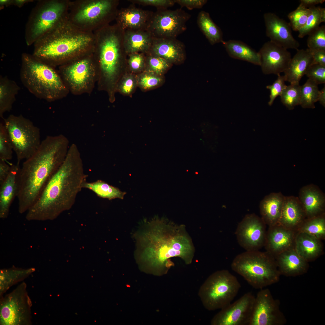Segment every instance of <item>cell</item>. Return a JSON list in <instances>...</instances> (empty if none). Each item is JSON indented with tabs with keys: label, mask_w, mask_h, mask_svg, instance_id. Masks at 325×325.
I'll return each mask as SVG.
<instances>
[{
	"label": "cell",
	"mask_w": 325,
	"mask_h": 325,
	"mask_svg": "<svg viewBox=\"0 0 325 325\" xmlns=\"http://www.w3.org/2000/svg\"><path fill=\"white\" fill-rule=\"evenodd\" d=\"M87 176L80 153L76 146L73 144L61 165L27 211L26 219L28 221L52 220L69 209L83 188Z\"/></svg>",
	"instance_id": "7a4b0ae2"
},
{
	"label": "cell",
	"mask_w": 325,
	"mask_h": 325,
	"mask_svg": "<svg viewBox=\"0 0 325 325\" xmlns=\"http://www.w3.org/2000/svg\"><path fill=\"white\" fill-rule=\"evenodd\" d=\"M59 67L67 88L78 93L87 90L92 85L98 70L93 53L82 56Z\"/></svg>",
	"instance_id": "5bb4252c"
},
{
	"label": "cell",
	"mask_w": 325,
	"mask_h": 325,
	"mask_svg": "<svg viewBox=\"0 0 325 325\" xmlns=\"http://www.w3.org/2000/svg\"><path fill=\"white\" fill-rule=\"evenodd\" d=\"M20 170L19 165H11L8 176L0 185V218L2 219L8 217L10 206L17 196Z\"/></svg>",
	"instance_id": "603a6c76"
},
{
	"label": "cell",
	"mask_w": 325,
	"mask_h": 325,
	"mask_svg": "<svg viewBox=\"0 0 325 325\" xmlns=\"http://www.w3.org/2000/svg\"><path fill=\"white\" fill-rule=\"evenodd\" d=\"M190 17L181 8L157 9L153 12L146 30L153 38L176 39L186 31Z\"/></svg>",
	"instance_id": "4fadbf2b"
},
{
	"label": "cell",
	"mask_w": 325,
	"mask_h": 325,
	"mask_svg": "<svg viewBox=\"0 0 325 325\" xmlns=\"http://www.w3.org/2000/svg\"><path fill=\"white\" fill-rule=\"evenodd\" d=\"M266 225L255 214L246 215L238 224L235 235L239 245L246 251L259 250L264 247Z\"/></svg>",
	"instance_id": "2e32d148"
},
{
	"label": "cell",
	"mask_w": 325,
	"mask_h": 325,
	"mask_svg": "<svg viewBox=\"0 0 325 325\" xmlns=\"http://www.w3.org/2000/svg\"><path fill=\"white\" fill-rule=\"evenodd\" d=\"M306 218L298 197L293 196H285L277 224L296 231Z\"/></svg>",
	"instance_id": "484cf974"
},
{
	"label": "cell",
	"mask_w": 325,
	"mask_h": 325,
	"mask_svg": "<svg viewBox=\"0 0 325 325\" xmlns=\"http://www.w3.org/2000/svg\"><path fill=\"white\" fill-rule=\"evenodd\" d=\"M281 192L272 193L265 196L259 205L261 218L268 226L277 224L285 198Z\"/></svg>",
	"instance_id": "83f0119b"
},
{
	"label": "cell",
	"mask_w": 325,
	"mask_h": 325,
	"mask_svg": "<svg viewBox=\"0 0 325 325\" xmlns=\"http://www.w3.org/2000/svg\"><path fill=\"white\" fill-rule=\"evenodd\" d=\"M153 38L146 29L124 31L123 44L127 54L136 52L147 53Z\"/></svg>",
	"instance_id": "f546056e"
},
{
	"label": "cell",
	"mask_w": 325,
	"mask_h": 325,
	"mask_svg": "<svg viewBox=\"0 0 325 325\" xmlns=\"http://www.w3.org/2000/svg\"><path fill=\"white\" fill-rule=\"evenodd\" d=\"M127 68L133 73H140L144 70L145 65V54L140 52L134 53L127 55Z\"/></svg>",
	"instance_id": "f6af8a7d"
},
{
	"label": "cell",
	"mask_w": 325,
	"mask_h": 325,
	"mask_svg": "<svg viewBox=\"0 0 325 325\" xmlns=\"http://www.w3.org/2000/svg\"><path fill=\"white\" fill-rule=\"evenodd\" d=\"M231 267L256 289L277 283L281 275L275 259L266 251H246L235 257Z\"/></svg>",
	"instance_id": "52a82bcc"
},
{
	"label": "cell",
	"mask_w": 325,
	"mask_h": 325,
	"mask_svg": "<svg viewBox=\"0 0 325 325\" xmlns=\"http://www.w3.org/2000/svg\"><path fill=\"white\" fill-rule=\"evenodd\" d=\"M122 78L118 86V89L122 94L130 95L138 86L136 75L132 73H127Z\"/></svg>",
	"instance_id": "bcb514c9"
},
{
	"label": "cell",
	"mask_w": 325,
	"mask_h": 325,
	"mask_svg": "<svg viewBox=\"0 0 325 325\" xmlns=\"http://www.w3.org/2000/svg\"><path fill=\"white\" fill-rule=\"evenodd\" d=\"M298 198L306 218L324 213L325 196L317 186L311 184L303 187L299 190Z\"/></svg>",
	"instance_id": "cb8c5ba5"
},
{
	"label": "cell",
	"mask_w": 325,
	"mask_h": 325,
	"mask_svg": "<svg viewBox=\"0 0 325 325\" xmlns=\"http://www.w3.org/2000/svg\"><path fill=\"white\" fill-rule=\"evenodd\" d=\"M311 12L304 26L299 31L298 37L303 38L325 22V8L315 6L309 8Z\"/></svg>",
	"instance_id": "8d00e7d4"
},
{
	"label": "cell",
	"mask_w": 325,
	"mask_h": 325,
	"mask_svg": "<svg viewBox=\"0 0 325 325\" xmlns=\"http://www.w3.org/2000/svg\"><path fill=\"white\" fill-rule=\"evenodd\" d=\"M172 65L160 57L148 53L145 54V65L144 70L163 76Z\"/></svg>",
	"instance_id": "f35d334b"
},
{
	"label": "cell",
	"mask_w": 325,
	"mask_h": 325,
	"mask_svg": "<svg viewBox=\"0 0 325 325\" xmlns=\"http://www.w3.org/2000/svg\"><path fill=\"white\" fill-rule=\"evenodd\" d=\"M123 32L116 23L109 24L94 32L93 54L98 70L111 89L115 86L119 73L127 68Z\"/></svg>",
	"instance_id": "5b68a950"
},
{
	"label": "cell",
	"mask_w": 325,
	"mask_h": 325,
	"mask_svg": "<svg viewBox=\"0 0 325 325\" xmlns=\"http://www.w3.org/2000/svg\"><path fill=\"white\" fill-rule=\"evenodd\" d=\"M277 79L271 85H267L266 88L270 91V99L268 102V105L271 106L273 104L274 101L278 96H280L287 85L285 84L286 81L284 76L277 75Z\"/></svg>",
	"instance_id": "7dc6e473"
},
{
	"label": "cell",
	"mask_w": 325,
	"mask_h": 325,
	"mask_svg": "<svg viewBox=\"0 0 325 325\" xmlns=\"http://www.w3.org/2000/svg\"><path fill=\"white\" fill-rule=\"evenodd\" d=\"M318 85L308 79L301 86L299 105L304 108L314 109L317 101L319 92Z\"/></svg>",
	"instance_id": "74e56055"
},
{
	"label": "cell",
	"mask_w": 325,
	"mask_h": 325,
	"mask_svg": "<svg viewBox=\"0 0 325 325\" xmlns=\"http://www.w3.org/2000/svg\"><path fill=\"white\" fill-rule=\"evenodd\" d=\"M20 76L24 86L37 97L50 102L64 97L68 88L54 68L32 54L21 56Z\"/></svg>",
	"instance_id": "8992f818"
},
{
	"label": "cell",
	"mask_w": 325,
	"mask_h": 325,
	"mask_svg": "<svg viewBox=\"0 0 325 325\" xmlns=\"http://www.w3.org/2000/svg\"><path fill=\"white\" fill-rule=\"evenodd\" d=\"M163 76L144 70L136 75L138 86L144 91L153 89L163 83Z\"/></svg>",
	"instance_id": "60d3db41"
},
{
	"label": "cell",
	"mask_w": 325,
	"mask_h": 325,
	"mask_svg": "<svg viewBox=\"0 0 325 325\" xmlns=\"http://www.w3.org/2000/svg\"><path fill=\"white\" fill-rule=\"evenodd\" d=\"M221 43L231 57L260 66L261 57L258 52L245 43L235 40L223 41Z\"/></svg>",
	"instance_id": "4dcf8cb0"
},
{
	"label": "cell",
	"mask_w": 325,
	"mask_h": 325,
	"mask_svg": "<svg viewBox=\"0 0 325 325\" xmlns=\"http://www.w3.org/2000/svg\"><path fill=\"white\" fill-rule=\"evenodd\" d=\"M322 240L309 234L297 232L294 248L297 252L308 262L314 261L323 251Z\"/></svg>",
	"instance_id": "f1b7e54d"
},
{
	"label": "cell",
	"mask_w": 325,
	"mask_h": 325,
	"mask_svg": "<svg viewBox=\"0 0 325 325\" xmlns=\"http://www.w3.org/2000/svg\"><path fill=\"white\" fill-rule=\"evenodd\" d=\"M317 101L323 107L325 106V87L319 90L317 98Z\"/></svg>",
	"instance_id": "11a10c76"
},
{
	"label": "cell",
	"mask_w": 325,
	"mask_h": 325,
	"mask_svg": "<svg viewBox=\"0 0 325 325\" xmlns=\"http://www.w3.org/2000/svg\"><path fill=\"white\" fill-rule=\"evenodd\" d=\"M13 148L4 123H0V159L5 161L12 157Z\"/></svg>",
	"instance_id": "ee69618b"
},
{
	"label": "cell",
	"mask_w": 325,
	"mask_h": 325,
	"mask_svg": "<svg viewBox=\"0 0 325 325\" xmlns=\"http://www.w3.org/2000/svg\"><path fill=\"white\" fill-rule=\"evenodd\" d=\"M83 188L88 189L94 192L98 196L111 200L116 198L123 199L125 192L118 188L110 185L101 180L92 182H85Z\"/></svg>",
	"instance_id": "d590c367"
},
{
	"label": "cell",
	"mask_w": 325,
	"mask_h": 325,
	"mask_svg": "<svg viewBox=\"0 0 325 325\" xmlns=\"http://www.w3.org/2000/svg\"><path fill=\"white\" fill-rule=\"evenodd\" d=\"M13 0H0V8L4 7L13 5Z\"/></svg>",
	"instance_id": "6f0895ef"
},
{
	"label": "cell",
	"mask_w": 325,
	"mask_h": 325,
	"mask_svg": "<svg viewBox=\"0 0 325 325\" xmlns=\"http://www.w3.org/2000/svg\"><path fill=\"white\" fill-rule=\"evenodd\" d=\"M307 39L308 48L311 51H325V26L322 25L312 31Z\"/></svg>",
	"instance_id": "7bdbcfd3"
},
{
	"label": "cell",
	"mask_w": 325,
	"mask_h": 325,
	"mask_svg": "<svg viewBox=\"0 0 325 325\" xmlns=\"http://www.w3.org/2000/svg\"><path fill=\"white\" fill-rule=\"evenodd\" d=\"M281 274L289 277L303 275L309 268L308 262L301 256L294 247L280 253L275 258Z\"/></svg>",
	"instance_id": "d4e9b609"
},
{
	"label": "cell",
	"mask_w": 325,
	"mask_h": 325,
	"mask_svg": "<svg viewBox=\"0 0 325 325\" xmlns=\"http://www.w3.org/2000/svg\"><path fill=\"white\" fill-rule=\"evenodd\" d=\"M311 51L312 57V64H318L325 66V51L317 50Z\"/></svg>",
	"instance_id": "816d5d0a"
},
{
	"label": "cell",
	"mask_w": 325,
	"mask_h": 325,
	"mask_svg": "<svg viewBox=\"0 0 325 325\" xmlns=\"http://www.w3.org/2000/svg\"><path fill=\"white\" fill-rule=\"evenodd\" d=\"M258 52L261 57L260 66L265 74L277 75L284 72L292 58L287 49L271 41L265 42Z\"/></svg>",
	"instance_id": "ac0fdd59"
},
{
	"label": "cell",
	"mask_w": 325,
	"mask_h": 325,
	"mask_svg": "<svg viewBox=\"0 0 325 325\" xmlns=\"http://www.w3.org/2000/svg\"><path fill=\"white\" fill-rule=\"evenodd\" d=\"M301 88L299 84H290L287 85L280 96L281 102L289 110L299 105Z\"/></svg>",
	"instance_id": "ab89813d"
},
{
	"label": "cell",
	"mask_w": 325,
	"mask_h": 325,
	"mask_svg": "<svg viewBox=\"0 0 325 325\" xmlns=\"http://www.w3.org/2000/svg\"><path fill=\"white\" fill-rule=\"evenodd\" d=\"M94 32L81 30L68 18L34 45L32 55L54 67L60 66L93 51Z\"/></svg>",
	"instance_id": "277c9868"
},
{
	"label": "cell",
	"mask_w": 325,
	"mask_h": 325,
	"mask_svg": "<svg viewBox=\"0 0 325 325\" xmlns=\"http://www.w3.org/2000/svg\"><path fill=\"white\" fill-rule=\"evenodd\" d=\"M255 297L251 292L245 293L232 303L221 309L213 318L214 325H249Z\"/></svg>",
	"instance_id": "e0dca14e"
},
{
	"label": "cell",
	"mask_w": 325,
	"mask_h": 325,
	"mask_svg": "<svg viewBox=\"0 0 325 325\" xmlns=\"http://www.w3.org/2000/svg\"><path fill=\"white\" fill-rule=\"evenodd\" d=\"M146 222L134 235L139 261L158 273L168 269L174 257L192 263L195 248L185 225L158 217Z\"/></svg>",
	"instance_id": "6da1fadb"
},
{
	"label": "cell",
	"mask_w": 325,
	"mask_h": 325,
	"mask_svg": "<svg viewBox=\"0 0 325 325\" xmlns=\"http://www.w3.org/2000/svg\"><path fill=\"white\" fill-rule=\"evenodd\" d=\"M297 232L305 233L321 240L325 239V213L306 218L297 229Z\"/></svg>",
	"instance_id": "e575fe53"
},
{
	"label": "cell",
	"mask_w": 325,
	"mask_h": 325,
	"mask_svg": "<svg viewBox=\"0 0 325 325\" xmlns=\"http://www.w3.org/2000/svg\"><path fill=\"white\" fill-rule=\"evenodd\" d=\"M279 302L270 290L260 289L255 297L249 325H283L286 320L280 308Z\"/></svg>",
	"instance_id": "9a60e30c"
},
{
	"label": "cell",
	"mask_w": 325,
	"mask_h": 325,
	"mask_svg": "<svg viewBox=\"0 0 325 325\" xmlns=\"http://www.w3.org/2000/svg\"><path fill=\"white\" fill-rule=\"evenodd\" d=\"M312 62V53L308 48L298 50L284 72L286 81L290 84H299Z\"/></svg>",
	"instance_id": "4316f807"
},
{
	"label": "cell",
	"mask_w": 325,
	"mask_h": 325,
	"mask_svg": "<svg viewBox=\"0 0 325 325\" xmlns=\"http://www.w3.org/2000/svg\"><path fill=\"white\" fill-rule=\"evenodd\" d=\"M33 1V0H13V5L20 8L26 4Z\"/></svg>",
	"instance_id": "9f6ffc18"
},
{
	"label": "cell",
	"mask_w": 325,
	"mask_h": 325,
	"mask_svg": "<svg viewBox=\"0 0 325 325\" xmlns=\"http://www.w3.org/2000/svg\"><path fill=\"white\" fill-rule=\"evenodd\" d=\"M20 89L14 81L6 76H0V117L2 119H4L3 115L5 113L11 110Z\"/></svg>",
	"instance_id": "1f68e13d"
},
{
	"label": "cell",
	"mask_w": 325,
	"mask_h": 325,
	"mask_svg": "<svg viewBox=\"0 0 325 325\" xmlns=\"http://www.w3.org/2000/svg\"><path fill=\"white\" fill-rule=\"evenodd\" d=\"M118 0H76L70 1L68 19L83 31L94 32L115 19Z\"/></svg>",
	"instance_id": "ba28073f"
},
{
	"label": "cell",
	"mask_w": 325,
	"mask_h": 325,
	"mask_svg": "<svg viewBox=\"0 0 325 325\" xmlns=\"http://www.w3.org/2000/svg\"><path fill=\"white\" fill-rule=\"evenodd\" d=\"M325 1V0H301L300 4L306 8H309L322 4Z\"/></svg>",
	"instance_id": "db71d44e"
},
{
	"label": "cell",
	"mask_w": 325,
	"mask_h": 325,
	"mask_svg": "<svg viewBox=\"0 0 325 325\" xmlns=\"http://www.w3.org/2000/svg\"><path fill=\"white\" fill-rule=\"evenodd\" d=\"M176 3L181 7H186L190 10L201 8L207 2V0H175Z\"/></svg>",
	"instance_id": "f907efd6"
},
{
	"label": "cell",
	"mask_w": 325,
	"mask_h": 325,
	"mask_svg": "<svg viewBox=\"0 0 325 325\" xmlns=\"http://www.w3.org/2000/svg\"><path fill=\"white\" fill-rule=\"evenodd\" d=\"M305 75L308 79L317 85L325 83V66L318 64L311 65Z\"/></svg>",
	"instance_id": "c3c4849f"
},
{
	"label": "cell",
	"mask_w": 325,
	"mask_h": 325,
	"mask_svg": "<svg viewBox=\"0 0 325 325\" xmlns=\"http://www.w3.org/2000/svg\"><path fill=\"white\" fill-rule=\"evenodd\" d=\"M263 17L266 35L270 41L287 49L298 50L299 44L292 34L289 23L273 13H265Z\"/></svg>",
	"instance_id": "d6986e66"
},
{
	"label": "cell",
	"mask_w": 325,
	"mask_h": 325,
	"mask_svg": "<svg viewBox=\"0 0 325 325\" xmlns=\"http://www.w3.org/2000/svg\"><path fill=\"white\" fill-rule=\"evenodd\" d=\"M240 287L237 278L228 270L216 271L209 277L202 288L203 304L209 310L221 309L231 303Z\"/></svg>",
	"instance_id": "8fae6325"
},
{
	"label": "cell",
	"mask_w": 325,
	"mask_h": 325,
	"mask_svg": "<svg viewBox=\"0 0 325 325\" xmlns=\"http://www.w3.org/2000/svg\"><path fill=\"white\" fill-rule=\"evenodd\" d=\"M10 166L6 161L0 159V185L1 184L8 176L11 170Z\"/></svg>",
	"instance_id": "f5cc1de1"
},
{
	"label": "cell",
	"mask_w": 325,
	"mask_h": 325,
	"mask_svg": "<svg viewBox=\"0 0 325 325\" xmlns=\"http://www.w3.org/2000/svg\"><path fill=\"white\" fill-rule=\"evenodd\" d=\"M153 12L132 5L119 9L115 20L123 31L146 29Z\"/></svg>",
	"instance_id": "7402d4cb"
},
{
	"label": "cell",
	"mask_w": 325,
	"mask_h": 325,
	"mask_svg": "<svg viewBox=\"0 0 325 325\" xmlns=\"http://www.w3.org/2000/svg\"><path fill=\"white\" fill-rule=\"evenodd\" d=\"M70 0H39L29 16L25 38L28 46L53 30L68 18Z\"/></svg>",
	"instance_id": "9c48e42d"
},
{
	"label": "cell",
	"mask_w": 325,
	"mask_h": 325,
	"mask_svg": "<svg viewBox=\"0 0 325 325\" xmlns=\"http://www.w3.org/2000/svg\"><path fill=\"white\" fill-rule=\"evenodd\" d=\"M197 22L199 27L211 45L223 41L221 30L213 22L208 13L203 11H200Z\"/></svg>",
	"instance_id": "d6a6232c"
},
{
	"label": "cell",
	"mask_w": 325,
	"mask_h": 325,
	"mask_svg": "<svg viewBox=\"0 0 325 325\" xmlns=\"http://www.w3.org/2000/svg\"><path fill=\"white\" fill-rule=\"evenodd\" d=\"M310 12V8H306L300 4L296 10L288 14L289 24L293 30L298 31L304 26Z\"/></svg>",
	"instance_id": "b9f144b4"
},
{
	"label": "cell",
	"mask_w": 325,
	"mask_h": 325,
	"mask_svg": "<svg viewBox=\"0 0 325 325\" xmlns=\"http://www.w3.org/2000/svg\"><path fill=\"white\" fill-rule=\"evenodd\" d=\"M69 142L63 135L48 136L21 168L17 198L21 214L33 205L46 183L64 161Z\"/></svg>",
	"instance_id": "3957f363"
},
{
	"label": "cell",
	"mask_w": 325,
	"mask_h": 325,
	"mask_svg": "<svg viewBox=\"0 0 325 325\" xmlns=\"http://www.w3.org/2000/svg\"><path fill=\"white\" fill-rule=\"evenodd\" d=\"M23 282L1 300V325H28L31 324L32 303Z\"/></svg>",
	"instance_id": "7c38bea8"
},
{
	"label": "cell",
	"mask_w": 325,
	"mask_h": 325,
	"mask_svg": "<svg viewBox=\"0 0 325 325\" xmlns=\"http://www.w3.org/2000/svg\"><path fill=\"white\" fill-rule=\"evenodd\" d=\"M3 119L17 156V164L19 165L22 160L32 156L39 147L41 142L40 129L21 115L11 114Z\"/></svg>",
	"instance_id": "30bf717a"
},
{
	"label": "cell",
	"mask_w": 325,
	"mask_h": 325,
	"mask_svg": "<svg viewBox=\"0 0 325 325\" xmlns=\"http://www.w3.org/2000/svg\"><path fill=\"white\" fill-rule=\"evenodd\" d=\"M147 53L160 57L172 65L183 63L186 58L185 45L177 39L153 38Z\"/></svg>",
	"instance_id": "44dd1931"
},
{
	"label": "cell",
	"mask_w": 325,
	"mask_h": 325,
	"mask_svg": "<svg viewBox=\"0 0 325 325\" xmlns=\"http://www.w3.org/2000/svg\"><path fill=\"white\" fill-rule=\"evenodd\" d=\"M35 269L17 268L14 267L2 269L0 271V294L1 295L14 284L27 277Z\"/></svg>",
	"instance_id": "836d02e7"
},
{
	"label": "cell",
	"mask_w": 325,
	"mask_h": 325,
	"mask_svg": "<svg viewBox=\"0 0 325 325\" xmlns=\"http://www.w3.org/2000/svg\"><path fill=\"white\" fill-rule=\"evenodd\" d=\"M264 247L274 258L280 253L294 247L297 231L278 224L268 226Z\"/></svg>",
	"instance_id": "ffe728a7"
},
{
	"label": "cell",
	"mask_w": 325,
	"mask_h": 325,
	"mask_svg": "<svg viewBox=\"0 0 325 325\" xmlns=\"http://www.w3.org/2000/svg\"><path fill=\"white\" fill-rule=\"evenodd\" d=\"M128 1L134 4L155 7L157 9H167L173 6L176 3L175 0H130Z\"/></svg>",
	"instance_id": "681fc988"
}]
</instances>
